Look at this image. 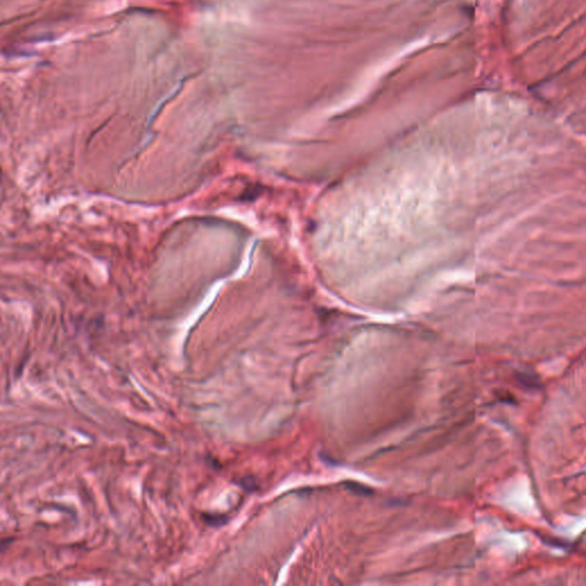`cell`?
Returning <instances> with one entry per match:
<instances>
[{"label": "cell", "instance_id": "6da1fadb", "mask_svg": "<svg viewBox=\"0 0 586 586\" xmlns=\"http://www.w3.org/2000/svg\"><path fill=\"white\" fill-rule=\"evenodd\" d=\"M345 488L347 489V490L351 491V493L358 495V496H371L372 494H373V490L370 489L367 485L357 483V482H353V481H348L345 482Z\"/></svg>", "mask_w": 586, "mask_h": 586}, {"label": "cell", "instance_id": "7a4b0ae2", "mask_svg": "<svg viewBox=\"0 0 586 586\" xmlns=\"http://www.w3.org/2000/svg\"><path fill=\"white\" fill-rule=\"evenodd\" d=\"M517 380L520 381L521 384L523 385V386H527L529 388H536L539 387V381L536 378L535 374H530V373H519L517 374Z\"/></svg>", "mask_w": 586, "mask_h": 586}]
</instances>
